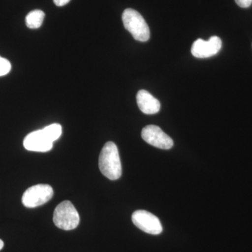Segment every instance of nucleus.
<instances>
[{
	"instance_id": "6",
	"label": "nucleus",
	"mask_w": 252,
	"mask_h": 252,
	"mask_svg": "<svg viewBox=\"0 0 252 252\" xmlns=\"http://www.w3.org/2000/svg\"><path fill=\"white\" fill-rule=\"evenodd\" d=\"M142 137L147 143L161 149H170L173 146V140L158 127L149 125L142 130Z\"/></svg>"
},
{
	"instance_id": "11",
	"label": "nucleus",
	"mask_w": 252,
	"mask_h": 252,
	"mask_svg": "<svg viewBox=\"0 0 252 252\" xmlns=\"http://www.w3.org/2000/svg\"><path fill=\"white\" fill-rule=\"evenodd\" d=\"M50 139L55 142L62 135V126L59 124H51L43 128Z\"/></svg>"
},
{
	"instance_id": "8",
	"label": "nucleus",
	"mask_w": 252,
	"mask_h": 252,
	"mask_svg": "<svg viewBox=\"0 0 252 252\" xmlns=\"http://www.w3.org/2000/svg\"><path fill=\"white\" fill-rule=\"evenodd\" d=\"M53 142L43 129L34 131L26 136L23 141L25 148L31 152H46L53 148Z\"/></svg>"
},
{
	"instance_id": "5",
	"label": "nucleus",
	"mask_w": 252,
	"mask_h": 252,
	"mask_svg": "<svg viewBox=\"0 0 252 252\" xmlns=\"http://www.w3.org/2000/svg\"><path fill=\"white\" fill-rule=\"evenodd\" d=\"M134 224L142 231L151 235L162 233V227L160 220L153 214L145 210H137L132 215Z\"/></svg>"
},
{
	"instance_id": "2",
	"label": "nucleus",
	"mask_w": 252,
	"mask_h": 252,
	"mask_svg": "<svg viewBox=\"0 0 252 252\" xmlns=\"http://www.w3.org/2000/svg\"><path fill=\"white\" fill-rule=\"evenodd\" d=\"M124 27L137 41H147L150 38V30L144 18L135 9H126L122 15Z\"/></svg>"
},
{
	"instance_id": "1",
	"label": "nucleus",
	"mask_w": 252,
	"mask_h": 252,
	"mask_svg": "<svg viewBox=\"0 0 252 252\" xmlns=\"http://www.w3.org/2000/svg\"><path fill=\"white\" fill-rule=\"evenodd\" d=\"M99 168L102 175L111 180H117L122 175V162L117 146L114 142H107L99 157Z\"/></svg>"
},
{
	"instance_id": "3",
	"label": "nucleus",
	"mask_w": 252,
	"mask_h": 252,
	"mask_svg": "<svg viewBox=\"0 0 252 252\" xmlns=\"http://www.w3.org/2000/svg\"><path fill=\"white\" fill-rule=\"evenodd\" d=\"M54 224L64 230L75 229L79 225L80 217L74 205L65 200L56 207L54 213Z\"/></svg>"
},
{
	"instance_id": "7",
	"label": "nucleus",
	"mask_w": 252,
	"mask_h": 252,
	"mask_svg": "<svg viewBox=\"0 0 252 252\" xmlns=\"http://www.w3.org/2000/svg\"><path fill=\"white\" fill-rule=\"evenodd\" d=\"M221 46V40L217 36H212L208 41L198 39L192 45L191 54L198 59H206L218 54Z\"/></svg>"
},
{
	"instance_id": "4",
	"label": "nucleus",
	"mask_w": 252,
	"mask_h": 252,
	"mask_svg": "<svg viewBox=\"0 0 252 252\" xmlns=\"http://www.w3.org/2000/svg\"><path fill=\"white\" fill-rule=\"evenodd\" d=\"M54 195V189L49 185H36L30 187L23 193L22 203L28 208L41 206Z\"/></svg>"
},
{
	"instance_id": "9",
	"label": "nucleus",
	"mask_w": 252,
	"mask_h": 252,
	"mask_svg": "<svg viewBox=\"0 0 252 252\" xmlns=\"http://www.w3.org/2000/svg\"><path fill=\"white\" fill-rule=\"evenodd\" d=\"M136 98L139 108L144 114H155L160 110V102L148 91H139Z\"/></svg>"
},
{
	"instance_id": "15",
	"label": "nucleus",
	"mask_w": 252,
	"mask_h": 252,
	"mask_svg": "<svg viewBox=\"0 0 252 252\" xmlns=\"http://www.w3.org/2000/svg\"><path fill=\"white\" fill-rule=\"evenodd\" d=\"M4 242L2 241V240L0 239V251H1V250H2L3 248H4Z\"/></svg>"
},
{
	"instance_id": "13",
	"label": "nucleus",
	"mask_w": 252,
	"mask_h": 252,
	"mask_svg": "<svg viewBox=\"0 0 252 252\" xmlns=\"http://www.w3.org/2000/svg\"><path fill=\"white\" fill-rule=\"evenodd\" d=\"M236 4L242 8H248L252 4V0H235Z\"/></svg>"
},
{
	"instance_id": "12",
	"label": "nucleus",
	"mask_w": 252,
	"mask_h": 252,
	"mask_svg": "<svg viewBox=\"0 0 252 252\" xmlns=\"http://www.w3.org/2000/svg\"><path fill=\"white\" fill-rule=\"evenodd\" d=\"M11 69V64L9 61L0 56V77L7 74Z\"/></svg>"
},
{
	"instance_id": "10",
	"label": "nucleus",
	"mask_w": 252,
	"mask_h": 252,
	"mask_svg": "<svg viewBox=\"0 0 252 252\" xmlns=\"http://www.w3.org/2000/svg\"><path fill=\"white\" fill-rule=\"evenodd\" d=\"M44 18L45 14L41 10L36 9L32 11L26 16V26L31 29H37L41 27Z\"/></svg>"
},
{
	"instance_id": "14",
	"label": "nucleus",
	"mask_w": 252,
	"mask_h": 252,
	"mask_svg": "<svg viewBox=\"0 0 252 252\" xmlns=\"http://www.w3.org/2000/svg\"><path fill=\"white\" fill-rule=\"evenodd\" d=\"M71 0H54V2L56 6H63L68 4Z\"/></svg>"
}]
</instances>
